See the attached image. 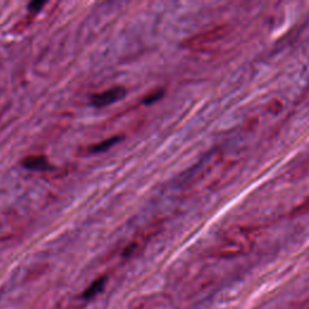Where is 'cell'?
<instances>
[{
  "mask_svg": "<svg viewBox=\"0 0 309 309\" xmlns=\"http://www.w3.org/2000/svg\"><path fill=\"white\" fill-rule=\"evenodd\" d=\"M256 231L246 226H235L228 229L222 240L220 252L226 254H233L248 249L255 240Z\"/></svg>",
  "mask_w": 309,
  "mask_h": 309,
  "instance_id": "6da1fadb",
  "label": "cell"
},
{
  "mask_svg": "<svg viewBox=\"0 0 309 309\" xmlns=\"http://www.w3.org/2000/svg\"><path fill=\"white\" fill-rule=\"evenodd\" d=\"M226 35H227V29L225 26L213 27L210 29L203 30V32L188 37L184 45L191 50H203L205 47H210L218 44Z\"/></svg>",
  "mask_w": 309,
  "mask_h": 309,
  "instance_id": "7a4b0ae2",
  "label": "cell"
},
{
  "mask_svg": "<svg viewBox=\"0 0 309 309\" xmlns=\"http://www.w3.org/2000/svg\"><path fill=\"white\" fill-rule=\"evenodd\" d=\"M125 95V88L121 87V86H118V87L109 88V90L93 94L91 98V103L95 108H104L106 105H110L112 104V103L120 101V99H122Z\"/></svg>",
  "mask_w": 309,
  "mask_h": 309,
  "instance_id": "3957f363",
  "label": "cell"
},
{
  "mask_svg": "<svg viewBox=\"0 0 309 309\" xmlns=\"http://www.w3.org/2000/svg\"><path fill=\"white\" fill-rule=\"evenodd\" d=\"M23 167L29 170H46L50 168V163L44 154H30L23 160Z\"/></svg>",
  "mask_w": 309,
  "mask_h": 309,
  "instance_id": "277c9868",
  "label": "cell"
},
{
  "mask_svg": "<svg viewBox=\"0 0 309 309\" xmlns=\"http://www.w3.org/2000/svg\"><path fill=\"white\" fill-rule=\"evenodd\" d=\"M120 140H121V137H111V138L105 139L104 142L97 143V144H94V145L88 147V152H91V153L103 152V151H106L111 146H114L115 144H118Z\"/></svg>",
  "mask_w": 309,
  "mask_h": 309,
  "instance_id": "5b68a950",
  "label": "cell"
},
{
  "mask_svg": "<svg viewBox=\"0 0 309 309\" xmlns=\"http://www.w3.org/2000/svg\"><path fill=\"white\" fill-rule=\"evenodd\" d=\"M104 283H105V279H104V278H101V279L95 280L94 283L92 284L91 286L88 287V289L85 291L84 297L90 298V297H92V296H94L95 294H98L99 291H101V290L103 289V286H104Z\"/></svg>",
  "mask_w": 309,
  "mask_h": 309,
  "instance_id": "8992f818",
  "label": "cell"
},
{
  "mask_svg": "<svg viewBox=\"0 0 309 309\" xmlns=\"http://www.w3.org/2000/svg\"><path fill=\"white\" fill-rule=\"evenodd\" d=\"M163 93H164L163 90H154V91L151 92V93H149L146 95L145 99H144V103H145V104H147V105L152 104V103L157 102L159 99L162 98Z\"/></svg>",
  "mask_w": 309,
  "mask_h": 309,
  "instance_id": "52a82bcc",
  "label": "cell"
},
{
  "mask_svg": "<svg viewBox=\"0 0 309 309\" xmlns=\"http://www.w3.org/2000/svg\"><path fill=\"white\" fill-rule=\"evenodd\" d=\"M44 5H45V3H43V2H33V3H30L28 8H29L30 11L37 12L41 8H43Z\"/></svg>",
  "mask_w": 309,
  "mask_h": 309,
  "instance_id": "ba28073f",
  "label": "cell"
}]
</instances>
